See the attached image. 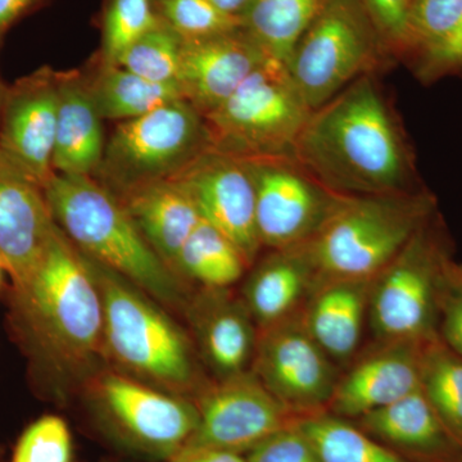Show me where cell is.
<instances>
[{
	"mask_svg": "<svg viewBox=\"0 0 462 462\" xmlns=\"http://www.w3.org/2000/svg\"><path fill=\"white\" fill-rule=\"evenodd\" d=\"M225 291L208 289L189 309L200 354L220 380L251 370L258 337L245 303Z\"/></svg>",
	"mask_w": 462,
	"mask_h": 462,
	"instance_id": "cell-20",
	"label": "cell"
},
{
	"mask_svg": "<svg viewBox=\"0 0 462 462\" xmlns=\"http://www.w3.org/2000/svg\"><path fill=\"white\" fill-rule=\"evenodd\" d=\"M87 78L103 120H132L167 103L184 99L179 84L154 83L121 66L98 62Z\"/></svg>",
	"mask_w": 462,
	"mask_h": 462,
	"instance_id": "cell-26",
	"label": "cell"
},
{
	"mask_svg": "<svg viewBox=\"0 0 462 462\" xmlns=\"http://www.w3.org/2000/svg\"><path fill=\"white\" fill-rule=\"evenodd\" d=\"M403 60L422 81L462 71V0H412Z\"/></svg>",
	"mask_w": 462,
	"mask_h": 462,
	"instance_id": "cell-25",
	"label": "cell"
},
{
	"mask_svg": "<svg viewBox=\"0 0 462 462\" xmlns=\"http://www.w3.org/2000/svg\"><path fill=\"white\" fill-rule=\"evenodd\" d=\"M87 260L102 293L106 360L170 393L184 396L199 388L193 348L181 328L142 289Z\"/></svg>",
	"mask_w": 462,
	"mask_h": 462,
	"instance_id": "cell-4",
	"label": "cell"
},
{
	"mask_svg": "<svg viewBox=\"0 0 462 462\" xmlns=\"http://www.w3.org/2000/svg\"><path fill=\"white\" fill-rule=\"evenodd\" d=\"M35 2L36 0H0V35Z\"/></svg>",
	"mask_w": 462,
	"mask_h": 462,
	"instance_id": "cell-39",
	"label": "cell"
},
{
	"mask_svg": "<svg viewBox=\"0 0 462 462\" xmlns=\"http://www.w3.org/2000/svg\"><path fill=\"white\" fill-rule=\"evenodd\" d=\"M167 180L187 191L207 223L214 225L252 264L263 245L256 224V191L247 163L209 149Z\"/></svg>",
	"mask_w": 462,
	"mask_h": 462,
	"instance_id": "cell-15",
	"label": "cell"
},
{
	"mask_svg": "<svg viewBox=\"0 0 462 462\" xmlns=\"http://www.w3.org/2000/svg\"><path fill=\"white\" fill-rule=\"evenodd\" d=\"M3 272H5V266H3L2 261H0V282H2Z\"/></svg>",
	"mask_w": 462,
	"mask_h": 462,
	"instance_id": "cell-42",
	"label": "cell"
},
{
	"mask_svg": "<svg viewBox=\"0 0 462 462\" xmlns=\"http://www.w3.org/2000/svg\"><path fill=\"white\" fill-rule=\"evenodd\" d=\"M161 21L182 41L207 38L242 27L240 18L218 11L208 0H154Z\"/></svg>",
	"mask_w": 462,
	"mask_h": 462,
	"instance_id": "cell-33",
	"label": "cell"
},
{
	"mask_svg": "<svg viewBox=\"0 0 462 462\" xmlns=\"http://www.w3.org/2000/svg\"><path fill=\"white\" fill-rule=\"evenodd\" d=\"M116 197L149 245L173 270L182 245L202 220L187 191L165 179L136 185Z\"/></svg>",
	"mask_w": 462,
	"mask_h": 462,
	"instance_id": "cell-24",
	"label": "cell"
},
{
	"mask_svg": "<svg viewBox=\"0 0 462 462\" xmlns=\"http://www.w3.org/2000/svg\"><path fill=\"white\" fill-rule=\"evenodd\" d=\"M372 282L319 279L302 309L307 330L333 361L357 351L369 310Z\"/></svg>",
	"mask_w": 462,
	"mask_h": 462,
	"instance_id": "cell-23",
	"label": "cell"
},
{
	"mask_svg": "<svg viewBox=\"0 0 462 462\" xmlns=\"http://www.w3.org/2000/svg\"><path fill=\"white\" fill-rule=\"evenodd\" d=\"M451 260L445 226L433 215L372 281L367 315L380 343L438 337V293Z\"/></svg>",
	"mask_w": 462,
	"mask_h": 462,
	"instance_id": "cell-8",
	"label": "cell"
},
{
	"mask_svg": "<svg viewBox=\"0 0 462 462\" xmlns=\"http://www.w3.org/2000/svg\"><path fill=\"white\" fill-rule=\"evenodd\" d=\"M294 158L343 196H394L424 189L410 143L375 75L357 79L312 111Z\"/></svg>",
	"mask_w": 462,
	"mask_h": 462,
	"instance_id": "cell-1",
	"label": "cell"
},
{
	"mask_svg": "<svg viewBox=\"0 0 462 462\" xmlns=\"http://www.w3.org/2000/svg\"><path fill=\"white\" fill-rule=\"evenodd\" d=\"M218 11L229 14V16L240 18L245 9L247 8L249 0H208Z\"/></svg>",
	"mask_w": 462,
	"mask_h": 462,
	"instance_id": "cell-40",
	"label": "cell"
},
{
	"mask_svg": "<svg viewBox=\"0 0 462 462\" xmlns=\"http://www.w3.org/2000/svg\"><path fill=\"white\" fill-rule=\"evenodd\" d=\"M196 404L199 427L185 445L187 449L242 455L302 420L279 402L252 370L218 380L202 391Z\"/></svg>",
	"mask_w": 462,
	"mask_h": 462,
	"instance_id": "cell-13",
	"label": "cell"
},
{
	"mask_svg": "<svg viewBox=\"0 0 462 462\" xmlns=\"http://www.w3.org/2000/svg\"><path fill=\"white\" fill-rule=\"evenodd\" d=\"M181 42L178 33L161 23L130 45L117 66L154 83L178 84Z\"/></svg>",
	"mask_w": 462,
	"mask_h": 462,
	"instance_id": "cell-32",
	"label": "cell"
},
{
	"mask_svg": "<svg viewBox=\"0 0 462 462\" xmlns=\"http://www.w3.org/2000/svg\"><path fill=\"white\" fill-rule=\"evenodd\" d=\"M57 127L53 170L62 175L94 176L106 149L103 118L81 71H57Z\"/></svg>",
	"mask_w": 462,
	"mask_h": 462,
	"instance_id": "cell-21",
	"label": "cell"
},
{
	"mask_svg": "<svg viewBox=\"0 0 462 462\" xmlns=\"http://www.w3.org/2000/svg\"><path fill=\"white\" fill-rule=\"evenodd\" d=\"M298 427L321 462H413L374 439L355 422L329 412L307 416Z\"/></svg>",
	"mask_w": 462,
	"mask_h": 462,
	"instance_id": "cell-29",
	"label": "cell"
},
{
	"mask_svg": "<svg viewBox=\"0 0 462 462\" xmlns=\"http://www.w3.org/2000/svg\"><path fill=\"white\" fill-rule=\"evenodd\" d=\"M11 462H72V437L60 416L32 422L18 439Z\"/></svg>",
	"mask_w": 462,
	"mask_h": 462,
	"instance_id": "cell-34",
	"label": "cell"
},
{
	"mask_svg": "<svg viewBox=\"0 0 462 462\" xmlns=\"http://www.w3.org/2000/svg\"><path fill=\"white\" fill-rule=\"evenodd\" d=\"M393 60H403L412 0H363Z\"/></svg>",
	"mask_w": 462,
	"mask_h": 462,
	"instance_id": "cell-36",
	"label": "cell"
},
{
	"mask_svg": "<svg viewBox=\"0 0 462 462\" xmlns=\"http://www.w3.org/2000/svg\"><path fill=\"white\" fill-rule=\"evenodd\" d=\"M330 2L249 0L240 23L267 56L285 65L300 36Z\"/></svg>",
	"mask_w": 462,
	"mask_h": 462,
	"instance_id": "cell-27",
	"label": "cell"
},
{
	"mask_svg": "<svg viewBox=\"0 0 462 462\" xmlns=\"http://www.w3.org/2000/svg\"><path fill=\"white\" fill-rule=\"evenodd\" d=\"M424 343H380L338 379L327 412L356 420L418 391Z\"/></svg>",
	"mask_w": 462,
	"mask_h": 462,
	"instance_id": "cell-17",
	"label": "cell"
},
{
	"mask_svg": "<svg viewBox=\"0 0 462 462\" xmlns=\"http://www.w3.org/2000/svg\"><path fill=\"white\" fill-rule=\"evenodd\" d=\"M437 336L462 357V263H447L438 293Z\"/></svg>",
	"mask_w": 462,
	"mask_h": 462,
	"instance_id": "cell-35",
	"label": "cell"
},
{
	"mask_svg": "<svg viewBox=\"0 0 462 462\" xmlns=\"http://www.w3.org/2000/svg\"><path fill=\"white\" fill-rule=\"evenodd\" d=\"M420 389L462 445V357L438 337L422 346Z\"/></svg>",
	"mask_w": 462,
	"mask_h": 462,
	"instance_id": "cell-30",
	"label": "cell"
},
{
	"mask_svg": "<svg viewBox=\"0 0 462 462\" xmlns=\"http://www.w3.org/2000/svg\"><path fill=\"white\" fill-rule=\"evenodd\" d=\"M243 27L182 41L178 84L200 115L215 111L269 60Z\"/></svg>",
	"mask_w": 462,
	"mask_h": 462,
	"instance_id": "cell-16",
	"label": "cell"
},
{
	"mask_svg": "<svg viewBox=\"0 0 462 462\" xmlns=\"http://www.w3.org/2000/svg\"><path fill=\"white\" fill-rule=\"evenodd\" d=\"M248 264L238 247L202 218L179 252L173 270L207 289H227Z\"/></svg>",
	"mask_w": 462,
	"mask_h": 462,
	"instance_id": "cell-28",
	"label": "cell"
},
{
	"mask_svg": "<svg viewBox=\"0 0 462 462\" xmlns=\"http://www.w3.org/2000/svg\"><path fill=\"white\" fill-rule=\"evenodd\" d=\"M170 462H247L240 454L221 449H181Z\"/></svg>",
	"mask_w": 462,
	"mask_h": 462,
	"instance_id": "cell-38",
	"label": "cell"
},
{
	"mask_svg": "<svg viewBox=\"0 0 462 462\" xmlns=\"http://www.w3.org/2000/svg\"><path fill=\"white\" fill-rule=\"evenodd\" d=\"M14 321L35 364L58 382L90 380L105 356V310L89 261L60 226L14 285Z\"/></svg>",
	"mask_w": 462,
	"mask_h": 462,
	"instance_id": "cell-2",
	"label": "cell"
},
{
	"mask_svg": "<svg viewBox=\"0 0 462 462\" xmlns=\"http://www.w3.org/2000/svg\"><path fill=\"white\" fill-rule=\"evenodd\" d=\"M57 71L42 67L7 88L0 115V166L38 185L53 178Z\"/></svg>",
	"mask_w": 462,
	"mask_h": 462,
	"instance_id": "cell-14",
	"label": "cell"
},
{
	"mask_svg": "<svg viewBox=\"0 0 462 462\" xmlns=\"http://www.w3.org/2000/svg\"><path fill=\"white\" fill-rule=\"evenodd\" d=\"M7 88L8 87H5V85L2 83V79H0V115H2L3 103H5Z\"/></svg>",
	"mask_w": 462,
	"mask_h": 462,
	"instance_id": "cell-41",
	"label": "cell"
},
{
	"mask_svg": "<svg viewBox=\"0 0 462 462\" xmlns=\"http://www.w3.org/2000/svg\"><path fill=\"white\" fill-rule=\"evenodd\" d=\"M247 454V462H307L315 451L297 424L273 434Z\"/></svg>",
	"mask_w": 462,
	"mask_h": 462,
	"instance_id": "cell-37",
	"label": "cell"
},
{
	"mask_svg": "<svg viewBox=\"0 0 462 462\" xmlns=\"http://www.w3.org/2000/svg\"><path fill=\"white\" fill-rule=\"evenodd\" d=\"M430 191L346 197L309 245L319 279L372 282L436 215Z\"/></svg>",
	"mask_w": 462,
	"mask_h": 462,
	"instance_id": "cell-5",
	"label": "cell"
},
{
	"mask_svg": "<svg viewBox=\"0 0 462 462\" xmlns=\"http://www.w3.org/2000/svg\"><path fill=\"white\" fill-rule=\"evenodd\" d=\"M211 148L203 116L187 100H175L116 125L93 178L118 196L169 179Z\"/></svg>",
	"mask_w": 462,
	"mask_h": 462,
	"instance_id": "cell-9",
	"label": "cell"
},
{
	"mask_svg": "<svg viewBox=\"0 0 462 462\" xmlns=\"http://www.w3.org/2000/svg\"><path fill=\"white\" fill-rule=\"evenodd\" d=\"M413 462H462V445L440 420L421 389L352 421Z\"/></svg>",
	"mask_w": 462,
	"mask_h": 462,
	"instance_id": "cell-19",
	"label": "cell"
},
{
	"mask_svg": "<svg viewBox=\"0 0 462 462\" xmlns=\"http://www.w3.org/2000/svg\"><path fill=\"white\" fill-rule=\"evenodd\" d=\"M94 398L109 421L143 451L171 458L199 427L196 402L125 375L98 373L89 380Z\"/></svg>",
	"mask_w": 462,
	"mask_h": 462,
	"instance_id": "cell-12",
	"label": "cell"
},
{
	"mask_svg": "<svg viewBox=\"0 0 462 462\" xmlns=\"http://www.w3.org/2000/svg\"><path fill=\"white\" fill-rule=\"evenodd\" d=\"M393 60L363 0H331L285 67L312 111Z\"/></svg>",
	"mask_w": 462,
	"mask_h": 462,
	"instance_id": "cell-7",
	"label": "cell"
},
{
	"mask_svg": "<svg viewBox=\"0 0 462 462\" xmlns=\"http://www.w3.org/2000/svg\"><path fill=\"white\" fill-rule=\"evenodd\" d=\"M42 193L54 221L85 257L133 282L160 305H185L178 273L149 245L120 199L96 178L54 173Z\"/></svg>",
	"mask_w": 462,
	"mask_h": 462,
	"instance_id": "cell-3",
	"label": "cell"
},
{
	"mask_svg": "<svg viewBox=\"0 0 462 462\" xmlns=\"http://www.w3.org/2000/svg\"><path fill=\"white\" fill-rule=\"evenodd\" d=\"M307 462H321V461H320V458H319V457H318V456H316V454H315V455H314V456H312V457H311V458H310V460H309V461H307Z\"/></svg>",
	"mask_w": 462,
	"mask_h": 462,
	"instance_id": "cell-43",
	"label": "cell"
},
{
	"mask_svg": "<svg viewBox=\"0 0 462 462\" xmlns=\"http://www.w3.org/2000/svg\"><path fill=\"white\" fill-rule=\"evenodd\" d=\"M245 161L256 191L258 236L273 251L311 242L349 197L322 184L294 157Z\"/></svg>",
	"mask_w": 462,
	"mask_h": 462,
	"instance_id": "cell-10",
	"label": "cell"
},
{
	"mask_svg": "<svg viewBox=\"0 0 462 462\" xmlns=\"http://www.w3.org/2000/svg\"><path fill=\"white\" fill-rule=\"evenodd\" d=\"M319 281L309 245L276 249L249 275L245 300L258 329L302 311Z\"/></svg>",
	"mask_w": 462,
	"mask_h": 462,
	"instance_id": "cell-22",
	"label": "cell"
},
{
	"mask_svg": "<svg viewBox=\"0 0 462 462\" xmlns=\"http://www.w3.org/2000/svg\"><path fill=\"white\" fill-rule=\"evenodd\" d=\"M251 370L302 419L328 411L339 379L334 361L307 330L302 312L258 329Z\"/></svg>",
	"mask_w": 462,
	"mask_h": 462,
	"instance_id": "cell-11",
	"label": "cell"
},
{
	"mask_svg": "<svg viewBox=\"0 0 462 462\" xmlns=\"http://www.w3.org/2000/svg\"><path fill=\"white\" fill-rule=\"evenodd\" d=\"M56 227L42 189L0 166V261L14 285L32 273Z\"/></svg>",
	"mask_w": 462,
	"mask_h": 462,
	"instance_id": "cell-18",
	"label": "cell"
},
{
	"mask_svg": "<svg viewBox=\"0 0 462 462\" xmlns=\"http://www.w3.org/2000/svg\"><path fill=\"white\" fill-rule=\"evenodd\" d=\"M311 114L287 67L269 58L203 118L212 149L240 160H256L294 157Z\"/></svg>",
	"mask_w": 462,
	"mask_h": 462,
	"instance_id": "cell-6",
	"label": "cell"
},
{
	"mask_svg": "<svg viewBox=\"0 0 462 462\" xmlns=\"http://www.w3.org/2000/svg\"><path fill=\"white\" fill-rule=\"evenodd\" d=\"M161 23L154 0H105L98 62L117 66L127 48Z\"/></svg>",
	"mask_w": 462,
	"mask_h": 462,
	"instance_id": "cell-31",
	"label": "cell"
}]
</instances>
